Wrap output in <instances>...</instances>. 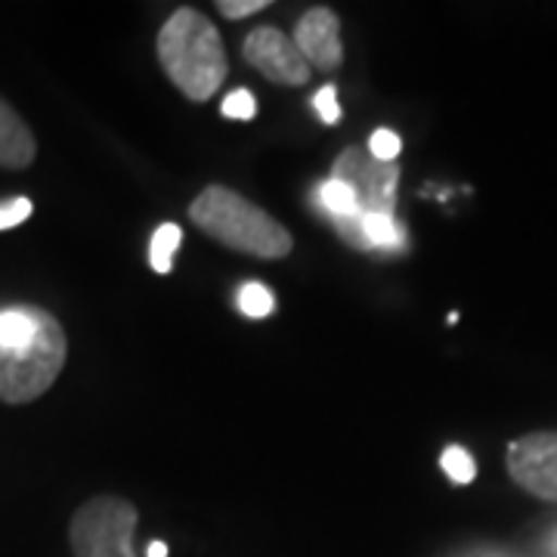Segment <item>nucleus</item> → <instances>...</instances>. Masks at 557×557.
<instances>
[{
    "instance_id": "1a4fd4ad",
    "label": "nucleus",
    "mask_w": 557,
    "mask_h": 557,
    "mask_svg": "<svg viewBox=\"0 0 557 557\" xmlns=\"http://www.w3.org/2000/svg\"><path fill=\"white\" fill-rule=\"evenodd\" d=\"M38 159V139L32 127L20 119V112L0 97V168L25 171Z\"/></svg>"
},
{
    "instance_id": "aec40b11",
    "label": "nucleus",
    "mask_w": 557,
    "mask_h": 557,
    "mask_svg": "<svg viewBox=\"0 0 557 557\" xmlns=\"http://www.w3.org/2000/svg\"><path fill=\"white\" fill-rule=\"evenodd\" d=\"M146 557H168V545H164V542H152Z\"/></svg>"
},
{
    "instance_id": "20e7f679",
    "label": "nucleus",
    "mask_w": 557,
    "mask_h": 557,
    "mask_svg": "<svg viewBox=\"0 0 557 557\" xmlns=\"http://www.w3.org/2000/svg\"><path fill=\"white\" fill-rule=\"evenodd\" d=\"M139 511L121 496H94L81 505L69 523L72 557H137Z\"/></svg>"
},
{
    "instance_id": "f257e3e1",
    "label": "nucleus",
    "mask_w": 557,
    "mask_h": 557,
    "mask_svg": "<svg viewBox=\"0 0 557 557\" xmlns=\"http://www.w3.org/2000/svg\"><path fill=\"white\" fill-rule=\"evenodd\" d=\"M69 338L60 319L40 307L0 310V403L44 397L65 369Z\"/></svg>"
},
{
    "instance_id": "f3484780",
    "label": "nucleus",
    "mask_w": 557,
    "mask_h": 557,
    "mask_svg": "<svg viewBox=\"0 0 557 557\" xmlns=\"http://www.w3.org/2000/svg\"><path fill=\"white\" fill-rule=\"evenodd\" d=\"M313 106H317L319 119L325 124H338L341 121V102H338V87L335 84H325L313 97Z\"/></svg>"
},
{
    "instance_id": "f8f14e48",
    "label": "nucleus",
    "mask_w": 557,
    "mask_h": 557,
    "mask_svg": "<svg viewBox=\"0 0 557 557\" xmlns=\"http://www.w3.org/2000/svg\"><path fill=\"white\" fill-rule=\"evenodd\" d=\"M319 205L335 220L357 218L359 214V201L354 196V189L347 183H341V180H325L319 186Z\"/></svg>"
},
{
    "instance_id": "412c9836",
    "label": "nucleus",
    "mask_w": 557,
    "mask_h": 557,
    "mask_svg": "<svg viewBox=\"0 0 557 557\" xmlns=\"http://www.w3.org/2000/svg\"><path fill=\"white\" fill-rule=\"evenodd\" d=\"M555 555H557V539H555Z\"/></svg>"
},
{
    "instance_id": "a211bd4d",
    "label": "nucleus",
    "mask_w": 557,
    "mask_h": 557,
    "mask_svg": "<svg viewBox=\"0 0 557 557\" xmlns=\"http://www.w3.org/2000/svg\"><path fill=\"white\" fill-rule=\"evenodd\" d=\"M32 211H35V205L28 199H10L0 205V230H13V226H20L25 220L32 218Z\"/></svg>"
},
{
    "instance_id": "2eb2a0df",
    "label": "nucleus",
    "mask_w": 557,
    "mask_h": 557,
    "mask_svg": "<svg viewBox=\"0 0 557 557\" xmlns=\"http://www.w3.org/2000/svg\"><path fill=\"white\" fill-rule=\"evenodd\" d=\"M399 149H403V139L394 134V131H375L372 139H369V156L379 161H397Z\"/></svg>"
},
{
    "instance_id": "9d476101",
    "label": "nucleus",
    "mask_w": 557,
    "mask_h": 557,
    "mask_svg": "<svg viewBox=\"0 0 557 557\" xmlns=\"http://www.w3.org/2000/svg\"><path fill=\"white\" fill-rule=\"evenodd\" d=\"M362 233L372 248H384V251L406 248V230L399 226L394 214H362Z\"/></svg>"
},
{
    "instance_id": "4468645a",
    "label": "nucleus",
    "mask_w": 557,
    "mask_h": 557,
    "mask_svg": "<svg viewBox=\"0 0 557 557\" xmlns=\"http://www.w3.org/2000/svg\"><path fill=\"white\" fill-rule=\"evenodd\" d=\"M273 307H276V300L270 295V288L263 285V282H248V285H242L239 292V310L245 317L251 319H263L273 313Z\"/></svg>"
},
{
    "instance_id": "39448f33",
    "label": "nucleus",
    "mask_w": 557,
    "mask_h": 557,
    "mask_svg": "<svg viewBox=\"0 0 557 557\" xmlns=\"http://www.w3.org/2000/svg\"><path fill=\"white\" fill-rule=\"evenodd\" d=\"M332 180H341L354 189L359 214H394V208H397V161H379L369 156V149L347 146L335 159Z\"/></svg>"
},
{
    "instance_id": "f03ea898",
    "label": "nucleus",
    "mask_w": 557,
    "mask_h": 557,
    "mask_svg": "<svg viewBox=\"0 0 557 557\" xmlns=\"http://www.w3.org/2000/svg\"><path fill=\"white\" fill-rule=\"evenodd\" d=\"M156 50L164 75L193 102L211 100L230 72L218 25L189 7L174 10L161 25Z\"/></svg>"
},
{
    "instance_id": "6e6552de",
    "label": "nucleus",
    "mask_w": 557,
    "mask_h": 557,
    "mask_svg": "<svg viewBox=\"0 0 557 557\" xmlns=\"http://www.w3.org/2000/svg\"><path fill=\"white\" fill-rule=\"evenodd\" d=\"M295 44L313 62L319 72H335L344 62V47H341V20L335 10L329 7H310L300 16L298 28H295Z\"/></svg>"
},
{
    "instance_id": "423d86ee",
    "label": "nucleus",
    "mask_w": 557,
    "mask_h": 557,
    "mask_svg": "<svg viewBox=\"0 0 557 557\" xmlns=\"http://www.w3.org/2000/svg\"><path fill=\"white\" fill-rule=\"evenodd\" d=\"M242 57L248 65H255L267 81L278 87H304L310 84L313 65L298 50L295 38H288L278 28H258L242 44Z\"/></svg>"
},
{
    "instance_id": "dca6fc26",
    "label": "nucleus",
    "mask_w": 557,
    "mask_h": 557,
    "mask_svg": "<svg viewBox=\"0 0 557 557\" xmlns=\"http://www.w3.org/2000/svg\"><path fill=\"white\" fill-rule=\"evenodd\" d=\"M220 112H223L226 119L251 121L255 119V112H258V102H255V97H251L248 90H236V94H230V97L223 100Z\"/></svg>"
},
{
    "instance_id": "7ed1b4c3",
    "label": "nucleus",
    "mask_w": 557,
    "mask_h": 557,
    "mask_svg": "<svg viewBox=\"0 0 557 557\" xmlns=\"http://www.w3.org/2000/svg\"><path fill=\"white\" fill-rule=\"evenodd\" d=\"M189 218L205 236L220 242L223 248L258 260H282L292 255V233L270 218L260 205L248 201L230 186L211 183L189 205Z\"/></svg>"
},
{
    "instance_id": "ddd939ff",
    "label": "nucleus",
    "mask_w": 557,
    "mask_h": 557,
    "mask_svg": "<svg viewBox=\"0 0 557 557\" xmlns=\"http://www.w3.org/2000/svg\"><path fill=\"white\" fill-rule=\"evenodd\" d=\"M440 468L446 471V478L458 483V486H468L471 480L478 478V465H474V458L468 449H461V446H449V449H443V456H440Z\"/></svg>"
},
{
    "instance_id": "9b49d317",
    "label": "nucleus",
    "mask_w": 557,
    "mask_h": 557,
    "mask_svg": "<svg viewBox=\"0 0 557 557\" xmlns=\"http://www.w3.org/2000/svg\"><path fill=\"white\" fill-rule=\"evenodd\" d=\"M180 242H183V230H180L177 223H161L159 230H156V236L149 242V263H152V270H156L159 276H168V273H171V267H174V251L180 248Z\"/></svg>"
},
{
    "instance_id": "6ab92c4d",
    "label": "nucleus",
    "mask_w": 557,
    "mask_h": 557,
    "mask_svg": "<svg viewBox=\"0 0 557 557\" xmlns=\"http://www.w3.org/2000/svg\"><path fill=\"white\" fill-rule=\"evenodd\" d=\"M267 7H270V0H218V13L226 20H245Z\"/></svg>"
},
{
    "instance_id": "0eeeda50",
    "label": "nucleus",
    "mask_w": 557,
    "mask_h": 557,
    "mask_svg": "<svg viewBox=\"0 0 557 557\" xmlns=\"http://www.w3.org/2000/svg\"><path fill=\"white\" fill-rule=\"evenodd\" d=\"M508 474L520 490L557 502V431H536L508 446Z\"/></svg>"
}]
</instances>
